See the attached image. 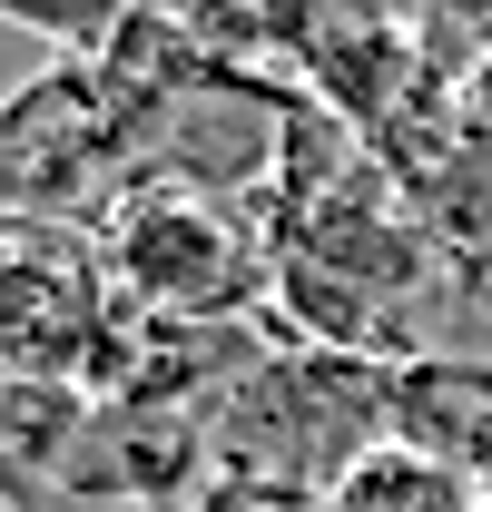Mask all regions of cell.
<instances>
[{"label": "cell", "instance_id": "5b68a950", "mask_svg": "<svg viewBox=\"0 0 492 512\" xmlns=\"http://www.w3.org/2000/svg\"><path fill=\"white\" fill-rule=\"evenodd\" d=\"M207 483H217V424L207 414L89 404L60 483L40 503H69V512H197Z\"/></svg>", "mask_w": 492, "mask_h": 512}, {"label": "cell", "instance_id": "277c9868", "mask_svg": "<svg viewBox=\"0 0 492 512\" xmlns=\"http://www.w3.org/2000/svg\"><path fill=\"white\" fill-rule=\"evenodd\" d=\"M119 325V286L89 227H0V375L89 394Z\"/></svg>", "mask_w": 492, "mask_h": 512}, {"label": "cell", "instance_id": "7a4b0ae2", "mask_svg": "<svg viewBox=\"0 0 492 512\" xmlns=\"http://www.w3.org/2000/svg\"><path fill=\"white\" fill-rule=\"evenodd\" d=\"M138 188V109L99 60H50L0 89V227H99Z\"/></svg>", "mask_w": 492, "mask_h": 512}, {"label": "cell", "instance_id": "8992f818", "mask_svg": "<svg viewBox=\"0 0 492 512\" xmlns=\"http://www.w3.org/2000/svg\"><path fill=\"white\" fill-rule=\"evenodd\" d=\"M394 444L453 463L492 503V355H414V365H394Z\"/></svg>", "mask_w": 492, "mask_h": 512}, {"label": "cell", "instance_id": "ba28073f", "mask_svg": "<svg viewBox=\"0 0 492 512\" xmlns=\"http://www.w3.org/2000/svg\"><path fill=\"white\" fill-rule=\"evenodd\" d=\"M197 512H325V493L315 483H276V473H217L197 493Z\"/></svg>", "mask_w": 492, "mask_h": 512}, {"label": "cell", "instance_id": "6da1fadb", "mask_svg": "<svg viewBox=\"0 0 492 512\" xmlns=\"http://www.w3.org/2000/svg\"><path fill=\"white\" fill-rule=\"evenodd\" d=\"M89 247L109 266V286L158 325H246L276 296V217L168 188V178H138L89 227Z\"/></svg>", "mask_w": 492, "mask_h": 512}, {"label": "cell", "instance_id": "52a82bcc", "mask_svg": "<svg viewBox=\"0 0 492 512\" xmlns=\"http://www.w3.org/2000/svg\"><path fill=\"white\" fill-rule=\"evenodd\" d=\"M325 512H483V493L414 444H374L345 483H325Z\"/></svg>", "mask_w": 492, "mask_h": 512}, {"label": "cell", "instance_id": "3957f363", "mask_svg": "<svg viewBox=\"0 0 492 512\" xmlns=\"http://www.w3.org/2000/svg\"><path fill=\"white\" fill-rule=\"evenodd\" d=\"M374 444H394V365L325 355V345H266L256 375L217 404V473H276V483H345Z\"/></svg>", "mask_w": 492, "mask_h": 512}]
</instances>
